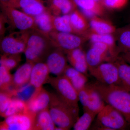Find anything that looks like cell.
Here are the masks:
<instances>
[{"instance_id": "1", "label": "cell", "mask_w": 130, "mask_h": 130, "mask_svg": "<svg viewBox=\"0 0 130 130\" xmlns=\"http://www.w3.org/2000/svg\"><path fill=\"white\" fill-rule=\"evenodd\" d=\"M105 102L117 109L130 126V92L118 85H108L98 81L90 84Z\"/></svg>"}, {"instance_id": "2", "label": "cell", "mask_w": 130, "mask_h": 130, "mask_svg": "<svg viewBox=\"0 0 130 130\" xmlns=\"http://www.w3.org/2000/svg\"><path fill=\"white\" fill-rule=\"evenodd\" d=\"M49 109L55 124L63 130L73 127L79 118V108L68 105L55 93H51Z\"/></svg>"}, {"instance_id": "3", "label": "cell", "mask_w": 130, "mask_h": 130, "mask_svg": "<svg viewBox=\"0 0 130 130\" xmlns=\"http://www.w3.org/2000/svg\"><path fill=\"white\" fill-rule=\"evenodd\" d=\"M53 47L48 38L35 30L30 31L25 51L26 62L35 64L42 62Z\"/></svg>"}, {"instance_id": "4", "label": "cell", "mask_w": 130, "mask_h": 130, "mask_svg": "<svg viewBox=\"0 0 130 130\" xmlns=\"http://www.w3.org/2000/svg\"><path fill=\"white\" fill-rule=\"evenodd\" d=\"M48 38L54 48L60 50L65 54L74 49L82 47L87 41L82 36L55 30L50 34Z\"/></svg>"}, {"instance_id": "5", "label": "cell", "mask_w": 130, "mask_h": 130, "mask_svg": "<svg viewBox=\"0 0 130 130\" xmlns=\"http://www.w3.org/2000/svg\"><path fill=\"white\" fill-rule=\"evenodd\" d=\"M48 83L56 90L57 94L65 102L72 106L79 108L78 92L64 75L50 77Z\"/></svg>"}, {"instance_id": "6", "label": "cell", "mask_w": 130, "mask_h": 130, "mask_svg": "<svg viewBox=\"0 0 130 130\" xmlns=\"http://www.w3.org/2000/svg\"><path fill=\"white\" fill-rule=\"evenodd\" d=\"M86 53L89 69L97 66L105 62H113L119 56L114 53L107 44L101 42L91 43Z\"/></svg>"}, {"instance_id": "7", "label": "cell", "mask_w": 130, "mask_h": 130, "mask_svg": "<svg viewBox=\"0 0 130 130\" xmlns=\"http://www.w3.org/2000/svg\"><path fill=\"white\" fill-rule=\"evenodd\" d=\"M30 30L19 31L2 38L1 50L3 54H19L24 53Z\"/></svg>"}, {"instance_id": "8", "label": "cell", "mask_w": 130, "mask_h": 130, "mask_svg": "<svg viewBox=\"0 0 130 130\" xmlns=\"http://www.w3.org/2000/svg\"><path fill=\"white\" fill-rule=\"evenodd\" d=\"M97 120L109 130H125L130 126L123 115L108 104L98 114Z\"/></svg>"}, {"instance_id": "9", "label": "cell", "mask_w": 130, "mask_h": 130, "mask_svg": "<svg viewBox=\"0 0 130 130\" xmlns=\"http://www.w3.org/2000/svg\"><path fill=\"white\" fill-rule=\"evenodd\" d=\"M1 7L2 13L13 27L20 31L34 30L35 17L9 6L1 5Z\"/></svg>"}, {"instance_id": "10", "label": "cell", "mask_w": 130, "mask_h": 130, "mask_svg": "<svg viewBox=\"0 0 130 130\" xmlns=\"http://www.w3.org/2000/svg\"><path fill=\"white\" fill-rule=\"evenodd\" d=\"M36 114L29 111L7 118L0 125L1 130H33Z\"/></svg>"}, {"instance_id": "11", "label": "cell", "mask_w": 130, "mask_h": 130, "mask_svg": "<svg viewBox=\"0 0 130 130\" xmlns=\"http://www.w3.org/2000/svg\"><path fill=\"white\" fill-rule=\"evenodd\" d=\"M91 75L101 83L108 85H118V70L113 62H105L89 69Z\"/></svg>"}, {"instance_id": "12", "label": "cell", "mask_w": 130, "mask_h": 130, "mask_svg": "<svg viewBox=\"0 0 130 130\" xmlns=\"http://www.w3.org/2000/svg\"><path fill=\"white\" fill-rule=\"evenodd\" d=\"M50 52L46 59V64L52 74L58 76L63 75L68 65L65 53L58 49L54 48Z\"/></svg>"}, {"instance_id": "13", "label": "cell", "mask_w": 130, "mask_h": 130, "mask_svg": "<svg viewBox=\"0 0 130 130\" xmlns=\"http://www.w3.org/2000/svg\"><path fill=\"white\" fill-rule=\"evenodd\" d=\"M3 6H9L21 9L22 12L33 17L49 10L41 0H13L8 5Z\"/></svg>"}, {"instance_id": "14", "label": "cell", "mask_w": 130, "mask_h": 130, "mask_svg": "<svg viewBox=\"0 0 130 130\" xmlns=\"http://www.w3.org/2000/svg\"><path fill=\"white\" fill-rule=\"evenodd\" d=\"M51 100V93L42 88L36 90L32 97L26 103L29 111L36 114L39 112L48 108Z\"/></svg>"}, {"instance_id": "15", "label": "cell", "mask_w": 130, "mask_h": 130, "mask_svg": "<svg viewBox=\"0 0 130 130\" xmlns=\"http://www.w3.org/2000/svg\"><path fill=\"white\" fill-rule=\"evenodd\" d=\"M50 73L46 63L40 62L36 63L32 68L29 82L36 90H40L43 84L48 83Z\"/></svg>"}, {"instance_id": "16", "label": "cell", "mask_w": 130, "mask_h": 130, "mask_svg": "<svg viewBox=\"0 0 130 130\" xmlns=\"http://www.w3.org/2000/svg\"><path fill=\"white\" fill-rule=\"evenodd\" d=\"M66 54L68 61L71 66L80 72L87 75L89 71L88 66L86 53L82 47L68 51Z\"/></svg>"}, {"instance_id": "17", "label": "cell", "mask_w": 130, "mask_h": 130, "mask_svg": "<svg viewBox=\"0 0 130 130\" xmlns=\"http://www.w3.org/2000/svg\"><path fill=\"white\" fill-rule=\"evenodd\" d=\"M79 11L87 18L95 16H100L105 12V7L102 3L95 0H73Z\"/></svg>"}, {"instance_id": "18", "label": "cell", "mask_w": 130, "mask_h": 130, "mask_svg": "<svg viewBox=\"0 0 130 130\" xmlns=\"http://www.w3.org/2000/svg\"><path fill=\"white\" fill-rule=\"evenodd\" d=\"M47 3L50 11L55 16L69 14L78 9L73 0H47Z\"/></svg>"}, {"instance_id": "19", "label": "cell", "mask_w": 130, "mask_h": 130, "mask_svg": "<svg viewBox=\"0 0 130 130\" xmlns=\"http://www.w3.org/2000/svg\"><path fill=\"white\" fill-rule=\"evenodd\" d=\"M53 16L48 10L34 17L35 25L34 30L48 37L50 34L54 30L53 24Z\"/></svg>"}, {"instance_id": "20", "label": "cell", "mask_w": 130, "mask_h": 130, "mask_svg": "<svg viewBox=\"0 0 130 130\" xmlns=\"http://www.w3.org/2000/svg\"><path fill=\"white\" fill-rule=\"evenodd\" d=\"M90 30L96 34H113L116 32V27L111 22L107 20L95 16L89 19Z\"/></svg>"}, {"instance_id": "21", "label": "cell", "mask_w": 130, "mask_h": 130, "mask_svg": "<svg viewBox=\"0 0 130 130\" xmlns=\"http://www.w3.org/2000/svg\"><path fill=\"white\" fill-rule=\"evenodd\" d=\"M70 20L76 34L84 37L90 30L88 18L78 9L70 14Z\"/></svg>"}, {"instance_id": "22", "label": "cell", "mask_w": 130, "mask_h": 130, "mask_svg": "<svg viewBox=\"0 0 130 130\" xmlns=\"http://www.w3.org/2000/svg\"><path fill=\"white\" fill-rule=\"evenodd\" d=\"M118 70V85L130 92V64L119 56L113 61Z\"/></svg>"}, {"instance_id": "23", "label": "cell", "mask_w": 130, "mask_h": 130, "mask_svg": "<svg viewBox=\"0 0 130 130\" xmlns=\"http://www.w3.org/2000/svg\"><path fill=\"white\" fill-rule=\"evenodd\" d=\"M34 65L33 63L26 62L17 69L13 75V85L15 89L19 88L29 82Z\"/></svg>"}, {"instance_id": "24", "label": "cell", "mask_w": 130, "mask_h": 130, "mask_svg": "<svg viewBox=\"0 0 130 130\" xmlns=\"http://www.w3.org/2000/svg\"><path fill=\"white\" fill-rule=\"evenodd\" d=\"M87 41H90L91 43L101 42L107 44L112 51L119 55L120 53L118 46L116 45V38L113 34H101L94 33L89 30L84 36Z\"/></svg>"}, {"instance_id": "25", "label": "cell", "mask_w": 130, "mask_h": 130, "mask_svg": "<svg viewBox=\"0 0 130 130\" xmlns=\"http://www.w3.org/2000/svg\"><path fill=\"white\" fill-rule=\"evenodd\" d=\"M63 75L69 79L77 92L87 84L88 78L86 75L71 66H67Z\"/></svg>"}, {"instance_id": "26", "label": "cell", "mask_w": 130, "mask_h": 130, "mask_svg": "<svg viewBox=\"0 0 130 130\" xmlns=\"http://www.w3.org/2000/svg\"><path fill=\"white\" fill-rule=\"evenodd\" d=\"M56 125L51 117L48 108L36 114L33 130H53Z\"/></svg>"}, {"instance_id": "27", "label": "cell", "mask_w": 130, "mask_h": 130, "mask_svg": "<svg viewBox=\"0 0 130 130\" xmlns=\"http://www.w3.org/2000/svg\"><path fill=\"white\" fill-rule=\"evenodd\" d=\"M114 35L120 53L130 52V24L117 29Z\"/></svg>"}, {"instance_id": "28", "label": "cell", "mask_w": 130, "mask_h": 130, "mask_svg": "<svg viewBox=\"0 0 130 130\" xmlns=\"http://www.w3.org/2000/svg\"><path fill=\"white\" fill-rule=\"evenodd\" d=\"M88 84L89 90V98L88 106L86 107L83 108V109H89L98 115L105 107V102L99 93L90 84Z\"/></svg>"}, {"instance_id": "29", "label": "cell", "mask_w": 130, "mask_h": 130, "mask_svg": "<svg viewBox=\"0 0 130 130\" xmlns=\"http://www.w3.org/2000/svg\"><path fill=\"white\" fill-rule=\"evenodd\" d=\"M53 24L54 30L76 35L72 25L70 14L58 16L54 15Z\"/></svg>"}, {"instance_id": "30", "label": "cell", "mask_w": 130, "mask_h": 130, "mask_svg": "<svg viewBox=\"0 0 130 130\" xmlns=\"http://www.w3.org/2000/svg\"><path fill=\"white\" fill-rule=\"evenodd\" d=\"M84 114L77 120L73 125L75 130H87L90 128L96 114L89 109L84 108Z\"/></svg>"}, {"instance_id": "31", "label": "cell", "mask_w": 130, "mask_h": 130, "mask_svg": "<svg viewBox=\"0 0 130 130\" xmlns=\"http://www.w3.org/2000/svg\"><path fill=\"white\" fill-rule=\"evenodd\" d=\"M26 103L14 97L12 98L11 102L6 111L1 116L6 118L16 114L28 111Z\"/></svg>"}, {"instance_id": "32", "label": "cell", "mask_w": 130, "mask_h": 130, "mask_svg": "<svg viewBox=\"0 0 130 130\" xmlns=\"http://www.w3.org/2000/svg\"><path fill=\"white\" fill-rule=\"evenodd\" d=\"M36 89L30 82L16 89L13 97L16 98L27 103L36 92Z\"/></svg>"}, {"instance_id": "33", "label": "cell", "mask_w": 130, "mask_h": 130, "mask_svg": "<svg viewBox=\"0 0 130 130\" xmlns=\"http://www.w3.org/2000/svg\"><path fill=\"white\" fill-rule=\"evenodd\" d=\"M10 71L2 65L0 66V89L1 91H7L13 86V75Z\"/></svg>"}, {"instance_id": "34", "label": "cell", "mask_w": 130, "mask_h": 130, "mask_svg": "<svg viewBox=\"0 0 130 130\" xmlns=\"http://www.w3.org/2000/svg\"><path fill=\"white\" fill-rule=\"evenodd\" d=\"M21 61L20 54H3L1 55V65L4 66L11 71L16 68Z\"/></svg>"}, {"instance_id": "35", "label": "cell", "mask_w": 130, "mask_h": 130, "mask_svg": "<svg viewBox=\"0 0 130 130\" xmlns=\"http://www.w3.org/2000/svg\"><path fill=\"white\" fill-rule=\"evenodd\" d=\"M13 96L6 91H1L0 93V113L2 115L9 106Z\"/></svg>"}, {"instance_id": "36", "label": "cell", "mask_w": 130, "mask_h": 130, "mask_svg": "<svg viewBox=\"0 0 130 130\" xmlns=\"http://www.w3.org/2000/svg\"><path fill=\"white\" fill-rule=\"evenodd\" d=\"M126 2V0H103L102 4L105 8L118 9L123 7Z\"/></svg>"}, {"instance_id": "37", "label": "cell", "mask_w": 130, "mask_h": 130, "mask_svg": "<svg viewBox=\"0 0 130 130\" xmlns=\"http://www.w3.org/2000/svg\"><path fill=\"white\" fill-rule=\"evenodd\" d=\"M78 98L83 108L86 107L88 106L89 98V90L88 84L79 91L78 92Z\"/></svg>"}, {"instance_id": "38", "label": "cell", "mask_w": 130, "mask_h": 130, "mask_svg": "<svg viewBox=\"0 0 130 130\" xmlns=\"http://www.w3.org/2000/svg\"><path fill=\"white\" fill-rule=\"evenodd\" d=\"M7 19L4 14L2 13L0 16V34L1 36H3L6 31L5 23Z\"/></svg>"}, {"instance_id": "39", "label": "cell", "mask_w": 130, "mask_h": 130, "mask_svg": "<svg viewBox=\"0 0 130 130\" xmlns=\"http://www.w3.org/2000/svg\"><path fill=\"white\" fill-rule=\"evenodd\" d=\"M120 56L125 61L130 64V52L121 53Z\"/></svg>"}, {"instance_id": "40", "label": "cell", "mask_w": 130, "mask_h": 130, "mask_svg": "<svg viewBox=\"0 0 130 130\" xmlns=\"http://www.w3.org/2000/svg\"><path fill=\"white\" fill-rule=\"evenodd\" d=\"M13 0H0L1 5H8Z\"/></svg>"}, {"instance_id": "41", "label": "cell", "mask_w": 130, "mask_h": 130, "mask_svg": "<svg viewBox=\"0 0 130 130\" xmlns=\"http://www.w3.org/2000/svg\"><path fill=\"white\" fill-rule=\"evenodd\" d=\"M96 1L98 2L101 3H102V2L103 0H95Z\"/></svg>"}]
</instances>
